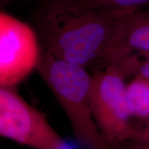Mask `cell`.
<instances>
[{
	"instance_id": "1",
	"label": "cell",
	"mask_w": 149,
	"mask_h": 149,
	"mask_svg": "<svg viewBox=\"0 0 149 149\" xmlns=\"http://www.w3.org/2000/svg\"><path fill=\"white\" fill-rule=\"evenodd\" d=\"M117 17L84 0H52L37 20L42 49L93 72L122 68L131 53L115 46Z\"/></svg>"
},
{
	"instance_id": "2",
	"label": "cell",
	"mask_w": 149,
	"mask_h": 149,
	"mask_svg": "<svg viewBox=\"0 0 149 149\" xmlns=\"http://www.w3.org/2000/svg\"><path fill=\"white\" fill-rule=\"evenodd\" d=\"M36 70L64 111L80 144L87 149H113L104 139L93 115L88 70L42 48Z\"/></svg>"
},
{
	"instance_id": "3",
	"label": "cell",
	"mask_w": 149,
	"mask_h": 149,
	"mask_svg": "<svg viewBox=\"0 0 149 149\" xmlns=\"http://www.w3.org/2000/svg\"><path fill=\"white\" fill-rule=\"evenodd\" d=\"M127 77L118 67L91 73L90 97L97 124L108 144L114 149L130 139H139L141 128L133 123L126 99Z\"/></svg>"
},
{
	"instance_id": "4",
	"label": "cell",
	"mask_w": 149,
	"mask_h": 149,
	"mask_svg": "<svg viewBox=\"0 0 149 149\" xmlns=\"http://www.w3.org/2000/svg\"><path fill=\"white\" fill-rule=\"evenodd\" d=\"M0 135L33 149H74L15 88H0Z\"/></svg>"
},
{
	"instance_id": "5",
	"label": "cell",
	"mask_w": 149,
	"mask_h": 149,
	"mask_svg": "<svg viewBox=\"0 0 149 149\" xmlns=\"http://www.w3.org/2000/svg\"><path fill=\"white\" fill-rule=\"evenodd\" d=\"M41 48L35 31L10 15L0 14V86L15 88L37 69Z\"/></svg>"
},
{
	"instance_id": "6",
	"label": "cell",
	"mask_w": 149,
	"mask_h": 149,
	"mask_svg": "<svg viewBox=\"0 0 149 149\" xmlns=\"http://www.w3.org/2000/svg\"><path fill=\"white\" fill-rule=\"evenodd\" d=\"M115 46L140 55L149 53V10L118 14Z\"/></svg>"
},
{
	"instance_id": "7",
	"label": "cell",
	"mask_w": 149,
	"mask_h": 149,
	"mask_svg": "<svg viewBox=\"0 0 149 149\" xmlns=\"http://www.w3.org/2000/svg\"><path fill=\"white\" fill-rule=\"evenodd\" d=\"M126 99L132 117L146 120L149 115V79L134 77L126 85Z\"/></svg>"
},
{
	"instance_id": "8",
	"label": "cell",
	"mask_w": 149,
	"mask_h": 149,
	"mask_svg": "<svg viewBox=\"0 0 149 149\" xmlns=\"http://www.w3.org/2000/svg\"><path fill=\"white\" fill-rule=\"evenodd\" d=\"M93 7L105 9L116 14L141 10L149 5V0H84Z\"/></svg>"
},
{
	"instance_id": "9",
	"label": "cell",
	"mask_w": 149,
	"mask_h": 149,
	"mask_svg": "<svg viewBox=\"0 0 149 149\" xmlns=\"http://www.w3.org/2000/svg\"><path fill=\"white\" fill-rule=\"evenodd\" d=\"M136 76L149 79V53L139 55L134 77Z\"/></svg>"
},
{
	"instance_id": "10",
	"label": "cell",
	"mask_w": 149,
	"mask_h": 149,
	"mask_svg": "<svg viewBox=\"0 0 149 149\" xmlns=\"http://www.w3.org/2000/svg\"><path fill=\"white\" fill-rule=\"evenodd\" d=\"M114 149H149V141L139 139H130L117 145Z\"/></svg>"
},
{
	"instance_id": "11",
	"label": "cell",
	"mask_w": 149,
	"mask_h": 149,
	"mask_svg": "<svg viewBox=\"0 0 149 149\" xmlns=\"http://www.w3.org/2000/svg\"><path fill=\"white\" fill-rule=\"evenodd\" d=\"M144 122L145 126L144 127H141V135L139 139L149 141V115L144 120Z\"/></svg>"
}]
</instances>
